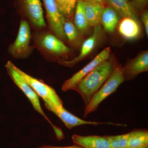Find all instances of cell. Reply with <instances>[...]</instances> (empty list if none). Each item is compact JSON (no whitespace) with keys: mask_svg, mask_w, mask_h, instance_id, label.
Returning <instances> with one entry per match:
<instances>
[{"mask_svg":"<svg viewBox=\"0 0 148 148\" xmlns=\"http://www.w3.org/2000/svg\"><path fill=\"white\" fill-rule=\"evenodd\" d=\"M113 64L107 60L99 64L83 78L74 88L82 97L85 106L89 103L93 95L111 75L114 68Z\"/></svg>","mask_w":148,"mask_h":148,"instance_id":"6da1fadb","label":"cell"},{"mask_svg":"<svg viewBox=\"0 0 148 148\" xmlns=\"http://www.w3.org/2000/svg\"><path fill=\"white\" fill-rule=\"evenodd\" d=\"M5 68L11 79L28 98L34 109L40 114L51 125L57 139L59 140H62L64 138V134L62 130L55 126L49 119L41 106L38 96L32 87L23 79L17 71V67L11 61H8L5 65Z\"/></svg>","mask_w":148,"mask_h":148,"instance_id":"7a4b0ae2","label":"cell"},{"mask_svg":"<svg viewBox=\"0 0 148 148\" xmlns=\"http://www.w3.org/2000/svg\"><path fill=\"white\" fill-rule=\"evenodd\" d=\"M125 80L123 68L120 65L115 66L109 78L92 96L89 103L85 106L84 117L98 109L99 105L109 95L115 92L119 86Z\"/></svg>","mask_w":148,"mask_h":148,"instance_id":"3957f363","label":"cell"},{"mask_svg":"<svg viewBox=\"0 0 148 148\" xmlns=\"http://www.w3.org/2000/svg\"><path fill=\"white\" fill-rule=\"evenodd\" d=\"M31 39V30L29 23L26 20H22L16 39L9 47V53L16 59L27 58L32 52V47L30 45Z\"/></svg>","mask_w":148,"mask_h":148,"instance_id":"277c9868","label":"cell"},{"mask_svg":"<svg viewBox=\"0 0 148 148\" xmlns=\"http://www.w3.org/2000/svg\"><path fill=\"white\" fill-rule=\"evenodd\" d=\"M17 70L23 79L32 87L45 103H51L57 106H63V101L55 90L48 85L30 75L17 67Z\"/></svg>","mask_w":148,"mask_h":148,"instance_id":"5b68a950","label":"cell"},{"mask_svg":"<svg viewBox=\"0 0 148 148\" xmlns=\"http://www.w3.org/2000/svg\"><path fill=\"white\" fill-rule=\"evenodd\" d=\"M45 107L49 110L55 114L64 123L67 128L71 129L73 127L83 125H98L101 124H108L117 126H126V124L113 123L112 122H99L87 121L81 119L73 114L64 108L63 106H57L51 103H45Z\"/></svg>","mask_w":148,"mask_h":148,"instance_id":"8992f818","label":"cell"},{"mask_svg":"<svg viewBox=\"0 0 148 148\" xmlns=\"http://www.w3.org/2000/svg\"><path fill=\"white\" fill-rule=\"evenodd\" d=\"M110 53V47H108L104 49L86 66L74 74L71 77L66 80L62 85V90L65 92L69 90H73L74 88L79 82L95 67L102 62L108 60Z\"/></svg>","mask_w":148,"mask_h":148,"instance_id":"52a82bcc","label":"cell"},{"mask_svg":"<svg viewBox=\"0 0 148 148\" xmlns=\"http://www.w3.org/2000/svg\"><path fill=\"white\" fill-rule=\"evenodd\" d=\"M48 23L51 31L60 40L65 39L64 25L66 19L58 9L55 0H43Z\"/></svg>","mask_w":148,"mask_h":148,"instance_id":"ba28073f","label":"cell"},{"mask_svg":"<svg viewBox=\"0 0 148 148\" xmlns=\"http://www.w3.org/2000/svg\"><path fill=\"white\" fill-rule=\"evenodd\" d=\"M36 43L46 52L57 56L65 55L71 51V49L65 45L61 40L49 33L40 35L37 38Z\"/></svg>","mask_w":148,"mask_h":148,"instance_id":"9c48e42d","label":"cell"},{"mask_svg":"<svg viewBox=\"0 0 148 148\" xmlns=\"http://www.w3.org/2000/svg\"><path fill=\"white\" fill-rule=\"evenodd\" d=\"M101 27L100 25L94 27L92 35L84 41L81 49L80 52L77 57L71 60H60L58 63L63 66L72 67L84 59L90 54L95 47L97 41L101 35Z\"/></svg>","mask_w":148,"mask_h":148,"instance_id":"30bf717a","label":"cell"},{"mask_svg":"<svg viewBox=\"0 0 148 148\" xmlns=\"http://www.w3.org/2000/svg\"><path fill=\"white\" fill-rule=\"evenodd\" d=\"M24 12L30 21L35 27L44 28L46 24L40 0H22Z\"/></svg>","mask_w":148,"mask_h":148,"instance_id":"8fae6325","label":"cell"},{"mask_svg":"<svg viewBox=\"0 0 148 148\" xmlns=\"http://www.w3.org/2000/svg\"><path fill=\"white\" fill-rule=\"evenodd\" d=\"M125 80L131 79L143 72L148 71V51H143L130 60L124 68Z\"/></svg>","mask_w":148,"mask_h":148,"instance_id":"7c38bea8","label":"cell"},{"mask_svg":"<svg viewBox=\"0 0 148 148\" xmlns=\"http://www.w3.org/2000/svg\"><path fill=\"white\" fill-rule=\"evenodd\" d=\"M118 31L125 39L132 40L140 36L142 29L138 20L125 17H123L119 24Z\"/></svg>","mask_w":148,"mask_h":148,"instance_id":"4fadbf2b","label":"cell"},{"mask_svg":"<svg viewBox=\"0 0 148 148\" xmlns=\"http://www.w3.org/2000/svg\"><path fill=\"white\" fill-rule=\"evenodd\" d=\"M72 140L76 145L83 148H109L110 144L106 136H81L74 135Z\"/></svg>","mask_w":148,"mask_h":148,"instance_id":"5bb4252c","label":"cell"},{"mask_svg":"<svg viewBox=\"0 0 148 148\" xmlns=\"http://www.w3.org/2000/svg\"><path fill=\"white\" fill-rule=\"evenodd\" d=\"M84 2L86 16L89 26L95 27L100 25L105 8L103 4L92 1Z\"/></svg>","mask_w":148,"mask_h":148,"instance_id":"9a60e30c","label":"cell"},{"mask_svg":"<svg viewBox=\"0 0 148 148\" xmlns=\"http://www.w3.org/2000/svg\"><path fill=\"white\" fill-rule=\"evenodd\" d=\"M111 7L121 17H130L138 20L136 11L128 0H106Z\"/></svg>","mask_w":148,"mask_h":148,"instance_id":"2e32d148","label":"cell"},{"mask_svg":"<svg viewBox=\"0 0 148 148\" xmlns=\"http://www.w3.org/2000/svg\"><path fill=\"white\" fill-rule=\"evenodd\" d=\"M118 15L116 11L110 6L104 8L101 23L106 32L112 33L115 31L119 21Z\"/></svg>","mask_w":148,"mask_h":148,"instance_id":"e0dca14e","label":"cell"},{"mask_svg":"<svg viewBox=\"0 0 148 148\" xmlns=\"http://www.w3.org/2000/svg\"><path fill=\"white\" fill-rule=\"evenodd\" d=\"M148 132L136 130L130 132L127 148H145L148 147Z\"/></svg>","mask_w":148,"mask_h":148,"instance_id":"ac0fdd59","label":"cell"},{"mask_svg":"<svg viewBox=\"0 0 148 148\" xmlns=\"http://www.w3.org/2000/svg\"><path fill=\"white\" fill-rule=\"evenodd\" d=\"M75 10V26L80 32H84L89 27L85 12L84 1L82 0L78 1Z\"/></svg>","mask_w":148,"mask_h":148,"instance_id":"d6986e66","label":"cell"},{"mask_svg":"<svg viewBox=\"0 0 148 148\" xmlns=\"http://www.w3.org/2000/svg\"><path fill=\"white\" fill-rule=\"evenodd\" d=\"M58 9L64 17L72 16L76 6L77 0H55Z\"/></svg>","mask_w":148,"mask_h":148,"instance_id":"ffe728a7","label":"cell"},{"mask_svg":"<svg viewBox=\"0 0 148 148\" xmlns=\"http://www.w3.org/2000/svg\"><path fill=\"white\" fill-rule=\"evenodd\" d=\"M106 136L110 142V147L127 148L130 132L123 135Z\"/></svg>","mask_w":148,"mask_h":148,"instance_id":"44dd1931","label":"cell"},{"mask_svg":"<svg viewBox=\"0 0 148 148\" xmlns=\"http://www.w3.org/2000/svg\"><path fill=\"white\" fill-rule=\"evenodd\" d=\"M64 31L66 38L70 41H75L78 37L77 29L71 21H65L64 25Z\"/></svg>","mask_w":148,"mask_h":148,"instance_id":"7402d4cb","label":"cell"},{"mask_svg":"<svg viewBox=\"0 0 148 148\" xmlns=\"http://www.w3.org/2000/svg\"><path fill=\"white\" fill-rule=\"evenodd\" d=\"M148 0H131L130 3L135 10H143L147 5Z\"/></svg>","mask_w":148,"mask_h":148,"instance_id":"603a6c76","label":"cell"},{"mask_svg":"<svg viewBox=\"0 0 148 148\" xmlns=\"http://www.w3.org/2000/svg\"><path fill=\"white\" fill-rule=\"evenodd\" d=\"M142 21L147 36H148V12L147 10H145L142 13L141 16Z\"/></svg>","mask_w":148,"mask_h":148,"instance_id":"cb8c5ba5","label":"cell"},{"mask_svg":"<svg viewBox=\"0 0 148 148\" xmlns=\"http://www.w3.org/2000/svg\"><path fill=\"white\" fill-rule=\"evenodd\" d=\"M40 148H83L77 146H70V147H52V146H45Z\"/></svg>","mask_w":148,"mask_h":148,"instance_id":"d4e9b609","label":"cell"},{"mask_svg":"<svg viewBox=\"0 0 148 148\" xmlns=\"http://www.w3.org/2000/svg\"><path fill=\"white\" fill-rule=\"evenodd\" d=\"M82 1H84L95 2L101 3L102 4L106 2V0H82Z\"/></svg>","mask_w":148,"mask_h":148,"instance_id":"484cf974","label":"cell"},{"mask_svg":"<svg viewBox=\"0 0 148 148\" xmlns=\"http://www.w3.org/2000/svg\"><path fill=\"white\" fill-rule=\"evenodd\" d=\"M145 148H148V147H147Z\"/></svg>","mask_w":148,"mask_h":148,"instance_id":"4316f807","label":"cell"},{"mask_svg":"<svg viewBox=\"0 0 148 148\" xmlns=\"http://www.w3.org/2000/svg\"><path fill=\"white\" fill-rule=\"evenodd\" d=\"M77 1H79V0H77Z\"/></svg>","mask_w":148,"mask_h":148,"instance_id":"83f0119b","label":"cell"},{"mask_svg":"<svg viewBox=\"0 0 148 148\" xmlns=\"http://www.w3.org/2000/svg\"><path fill=\"white\" fill-rule=\"evenodd\" d=\"M112 148L110 147V148Z\"/></svg>","mask_w":148,"mask_h":148,"instance_id":"f1b7e54d","label":"cell"},{"mask_svg":"<svg viewBox=\"0 0 148 148\" xmlns=\"http://www.w3.org/2000/svg\"></svg>","mask_w":148,"mask_h":148,"instance_id":"f546056e","label":"cell"},{"mask_svg":"<svg viewBox=\"0 0 148 148\" xmlns=\"http://www.w3.org/2000/svg\"></svg>","mask_w":148,"mask_h":148,"instance_id":"4dcf8cb0","label":"cell"}]
</instances>
